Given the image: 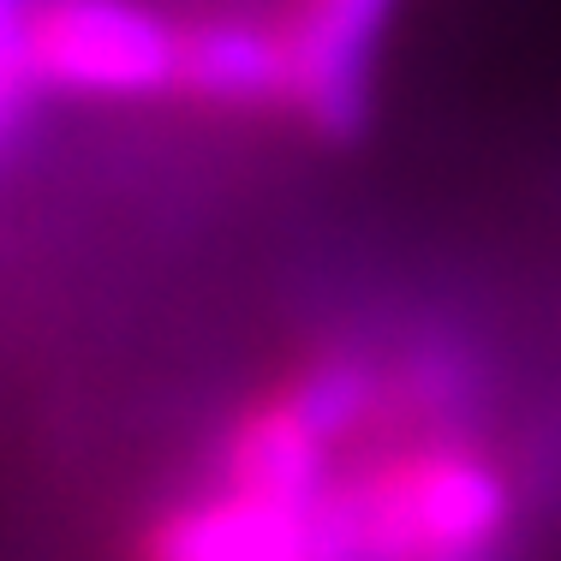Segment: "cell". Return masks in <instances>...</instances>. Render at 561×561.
Returning a JSON list of instances; mask_svg holds the SVG:
<instances>
[{"label":"cell","mask_w":561,"mask_h":561,"mask_svg":"<svg viewBox=\"0 0 561 561\" xmlns=\"http://www.w3.org/2000/svg\"><path fill=\"white\" fill-rule=\"evenodd\" d=\"M180 24L150 0H36L31 78L66 102H173Z\"/></svg>","instance_id":"6da1fadb"},{"label":"cell","mask_w":561,"mask_h":561,"mask_svg":"<svg viewBox=\"0 0 561 561\" xmlns=\"http://www.w3.org/2000/svg\"><path fill=\"white\" fill-rule=\"evenodd\" d=\"M31 12L36 0H0V162L19 150L43 108V90L31 78Z\"/></svg>","instance_id":"7a4b0ae2"}]
</instances>
